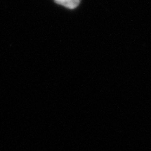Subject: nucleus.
<instances>
[{
  "label": "nucleus",
  "mask_w": 151,
  "mask_h": 151,
  "mask_svg": "<svg viewBox=\"0 0 151 151\" xmlns=\"http://www.w3.org/2000/svg\"><path fill=\"white\" fill-rule=\"evenodd\" d=\"M55 2L69 9H74L80 4L81 0H55Z\"/></svg>",
  "instance_id": "nucleus-1"
}]
</instances>
